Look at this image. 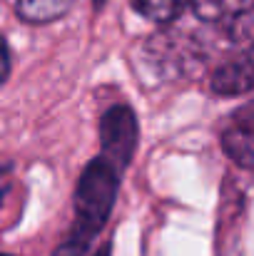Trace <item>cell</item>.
Segmentation results:
<instances>
[{"label": "cell", "mask_w": 254, "mask_h": 256, "mask_svg": "<svg viewBox=\"0 0 254 256\" xmlns=\"http://www.w3.org/2000/svg\"><path fill=\"white\" fill-rule=\"evenodd\" d=\"M8 192H10L8 186H5V189H0V206H3V202H5V196H8Z\"/></svg>", "instance_id": "cell-11"}, {"label": "cell", "mask_w": 254, "mask_h": 256, "mask_svg": "<svg viewBox=\"0 0 254 256\" xmlns=\"http://www.w3.org/2000/svg\"><path fill=\"white\" fill-rule=\"evenodd\" d=\"M73 8V0H15V12L23 22L43 25L63 18Z\"/></svg>", "instance_id": "cell-7"}, {"label": "cell", "mask_w": 254, "mask_h": 256, "mask_svg": "<svg viewBox=\"0 0 254 256\" xmlns=\"http://www.w3.org/2000/svg\"><path fill=\"white\" fill-rule=\"evenodd\" d=\"M125 170H120L105 154H97L85 164L83 174L75 184V219L68 229V236L55 246L53 256H87L95 236L110 222V214L117 202L120 182Z\"/></svg>", "instance_id": "cell-1"}, {"label": "cell", "mask_w": 254, "mask_h": 256, "mask_svg": "<svg viewBox=\"0 0 254 256\" xmlns=\"http://www.w3.org/2000/svg\"><path fill=\"white\" fill-rule=\"evenodd\" d=\"M252 52L244 48L227 62H222L209 80V90L219 97H239L252 92Z\"/></svg>", "instance_id": "cell-5"}, {"label": "cell", "mask_w": 254, "mask_h": 256, "mask_svg": "<svg viewBox=\"0 0 254 256\" xmlns=\"http://www.w3.org/2000/svg\"><path fill=\"white\" fill-rule=\"evenodd\" d=\"M0 256H13V254H0Z\"/></svg>", "instance_id": "cell-14"}, {"label": "cell", "mask_w": 254, "mask_h": 256, "mask_svg": "<svg viewBox=\"0 0 254 256\" xmlns=\"http://www.w3.org/2000/svg\"><path fill=\"white\" fill-rule=\"evenodd\" d=\"M105 2H107V0H92V5H95V8H97V10H100V8H102V5H105Z\"/></svg>", "instance_id": "cell-13"}, {"label": "cell", "mask_w": 254, "mask_h": 256, "mask_svg": "<svg viewBox=\"0 0 254 256\" xmlns=\"http://www.w3.org/2000/svg\"><path fill=\"white\" fill-rule=\"evenodd\" d=\"M8 172H10V164H0V176H3V174H8Z\"/></svg>", "instance_id": "cell-12"}, {"label": "cell", "mask_w": 254, "mask_h": 256, "mask_svg": "<svg viewBox=\"0 0 254 256\" xmlns=\"http://www.w3.org/2000/svg\"><path fill=\"white\" fill-rule=\"evenodd\" d=\"M204 48L197 38L177 30H165L147 42V58L152 68L177 78L179 72H197L204 62Z\"/></svg>", "instance_id": "cell-2"}, {"label": "cell", "mask_w": 254, "mask_h": 256, "mask_svg": "<svg viewBox=\"0 0 254 256\" xmlns=\"http://www.w3.org/2000/svg\"><path fill=\"white\" fill-rule=\"evenodd\" d=\"M252 137H254V114H252V104L247 102V104H242L234 112L232 122L222 132V150H224V154L244 172H249L254 164Z\"/></svg>", "instance_id": "cell-4"}, {"label": "cell", "mask_w": 254, "mask_h": 256, "mask_svg": "<svg viewBox=\"0 0 254 256\" xmlns=\"http://www.w3.org/2000/svg\"><path fill=\"white\" fill-rule=\"evenodd\" d=\"M8 75H10V50H8L5 38L0 35V85L8 80Z\"/></svg>", "instance_id": "cell-9"}, {"label": "cell", "mask_w": 254, "mask_h": 256, "mask_svg": "<svg viewBox=\"0 0 254 256\" xmlns=\"http://www.w3.org/2000/svg\"><path fill=\"white\" fill-rule=\"evenodd\" d=\"M254 0H189L194 15L202 22H227L242 12H252Z\"/></svg>", "instance_id": "cell-6"}, {"label": "cell", "mask_w": 254, "mask_h": 256, "mask_svg": "<svg viewBox=\"0 0 254 256\" xmlns=\"http://www.w3.org/2000/svg\"><path fill=\"white\" fill-rule=\"evenodd\" d=\"M140 142L137 114L130 104H112L100 117V154L112 160L120 170H127Z\"/></svg>", "instance_id": "cell-3"}, {"label": "cell", "mask_w": 254, "mask_h": 256, "mask_svg": "<svg viewBox=\"0 0 254 256\" xmlns=\"http://www.w3.org/2000/svg\"><path fill=\"white\" fill-rule=\"evenodd\" d=\"M130 2L142 18L160 25H167L174 18H179L182 10L189 5V0H130Z\"/></svg>", "instance_id": "cell-8"}, {"label": "cell", "mask_w": 254, "mask_h": 256, "mask_svg": "<svg viewBox=\"0 0 254 256\" xmlns=\"http://www.w3.org/2000/svg\"><path fill=\"white\" fill-rule=\"evenodd\" d=\"M110 252H112V244H110V242H105V244H102V246H100L92 256H110Z\"/></svg>", "instance_id": "cell-10"}]
</instances>
